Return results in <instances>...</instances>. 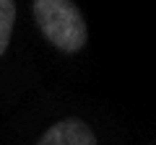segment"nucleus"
<instances>
[{
  "mask_svg": "<svg viewBox=\"0 0 156 145\" xmlns=\"http://www.w3.org/2000/svg\"><path fill=\"white\" fill-rule=\"evenodd\" d=\"M31 16L39 34L62 55H78L89 42V26L73 0H34Z\"/></svg>",
  "mask_w": 156,
  "mask_h": 145,
  "instance_id": "obj_1",
  "label": "nucleus"
},
{
  "mask_svg": "<svg viewBox=\"0 0 156 145\" xmlns=\"http://www.w3.org/2000/svg\"><path fill=\"white\" fill-rule=\"evenodd\" d=\"M34 145H96V132L83 119L65 117L50 124Z\"/></svg>",
  "mask_w": 156,
  "mask_h": 145,
  "instance_id": "obj_2",
  "label": "nucleus"
},
{
  "mask_svg": "<svg viewBox=\"0 0 156 145\" xmlns=\"http://www.w3.org/2000/svg\"><path fill=\"white\" fill-rule=\"evenodd\" d=\"M16 16L18 5L13 0H0V57L8 52L13 39V29H16Z\"/></svg>",
  "mask_w": 156,
  "mask_h": 145,
  "instance_id": "obj_3",
  "label": "nucleus"
}]
</instances>
